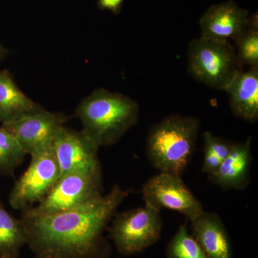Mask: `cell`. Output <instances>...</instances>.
Wrapping results in <instances>:
<instances>
[{
    "mask_svg": "<svg viewBox=\"0 0 258 258\" xmlns=\"http://www.w3.org/2000/svg\"><path fill=\"white\" fill-rule=\"evenodd\" d=\"M98 149L99 147L82 131L64 125L52 144L60 176L74 171H102Z\"/></svg>",
    "mask_w": 258,
    "mask_h": 258,
    "instance_id": "30bf717a",
    "label": "cell"
},
{
    "mask_svg": "<svg viewBox=\"0 0 258 258\" xmlns=\"http://www.w3.org/2000/svg\"><path fill=\"white\" fill-rule=\"evenodd\" d=\"M232 113L237 118L254 123L258 120V67L240 71L225 91Z\"/></svg>",
    "mask_w": 258,
    "mask_h": 258,
    "instance_id": "5bb4252c",
    "label": "cell"
},
{
    "mask_svg": "<svg viewBox=\"0 0 258 258\" xmlns=\"http://www.w3.org/2000/svg\"><path fill=\"white\" fill-rule=\"evenodd\" d=\"M222 161L208 149L204 148V159L202 171L208 175L213 174L221 164Z\"/></svg>",
    "mask_w": 258,
    "mask_h": 258,
    "instance_id": "44dd1931",
    "label": "cell"
},
{
    "mask_svg": "<svg viewBox=\"0 0 258 258\" xmlns=\"http://www.w3.org/2000/svg\"><path fill=\"white\" fill-rule=\"evenodd\" d=\"M102 193V171H74L60 176L46 197L26 211L35 215L66 211L96 200Z\"/></svg>",
    "mask_w": 258,
    "mask_h": 258,
    "instance_id": "8992f818",
    "label": "cell"
},
{
    "mask_svg": "<svg viewBox=\"0 0 258 258\" xmlns=\"http://www.w3.org/2000/svg\"><path fill=\"white\" fill-rule=\"evenodd\" d=\"M249 12L233 0L210 7L200 20L201 36L235 40L247 28Z\"/></svg>",
    "mask_w": 258,
    "mask_h": 258,
    "instance_id": "8fae6325",
    "label": "cell"
},
{
    "mask_svg": "<svg viewBox=\"0 0 258 258\" xmlns=\"http://www.w3.org/2000/svg\"><path fill=\"white\" fill-rule=\"evenodd\" d=\"M144 203L161 211L174 210L184 215L188 220L204 211L203 206L186 186L181 176L159 172L144 183L142 189Z\"/></svg>",
    "mask_w": 258,
    "mask_h": 258,
    "instance_id": "ba28073f",
    "label": "cell"
},
{
    "mask_svg": "<svg viewBox=\"0 0 258 258\" xmlns=\"http://www.w3.org/2000/svg\"><path fill=\"white\" fill-rule=\"evenodd\" d=\"M234 41L237 45L236 52L241 66L258 67V18L254 14L249 18L247 28Z\"/></svg>",
    "mask_w": 258,
    "mask_h": 258,
    "instance_id": "ac0fdd59",
    "label": "cell"
},
{
    "mask_svg": "<svg viewBox=\"0 0 258 258\" xmlns=\"http://www.w3.org/2000/svg\"><path fill=\"white\" fill-rule=\"evenodd\" d=\"M166 256L168 258H209L189 233L186 224L180 226L168 244Z\"/></svg>",
    "mask_w": 258,
    "mask_h": 258,
    "instance_id": "d6986e66",
    "label": "cell"
},
{
    "mask_svg": "<svg viewBox=\"0 0 258 258\" xmlns=\"http://www.w3.org/2000/svg\"><path fill=\"white\" fill-rule=\"evenodd\" d=\"M139 114L137 101L104 88L93 91L76 110L82 132L99 148L116 144L138 123Z\"/></svg>",
    "mask_w": 258,
    "mask_h": 258,
    "instance_id": "7a4b0ae2",
    "label": "cell"
},
{
    "mask_svg": "<svg viewBox=\"0 0 258 258\" xmlns=\"http://www.w3.org/2000/svg\"><path fill=\"white\" fill-rule=\"evenodd\" d=\"M26 155L14 136L0 125V176L14 175Z\"/></svg>",
    "mask_w": 258,
    "mask_h": 258,
    "instance_id": "e0dca14e",
    "label": "cell"
},
{
    "mask_svg": "<svg viewBox=\"0 0 258 258\" xmlns=\"http://www.w3.org/2000/svg\"><path fill=\"white\" fill-rule=\"evenodd\" d=\"M131 193L114 184L107 195L79 208L47 215L23 211L20 220L34 258L106 257L108 247L103 232Z\"/></svg>",
    "mask_w": 258,
    "mask_h": 258,
    "instance_id": "6da1fadb",
    "label": "cell"
},
{
    "mask_svg": "<svg viewBox=\"0 0 258 258\" xmlns=\"http://www.w3.org/2000/svg\"><path fill=\"white\" fill-rule=\"evenodd\" d=\"M69 117L42 109L10 123L1 124L14 136L27 154H36L52 147L56 136Z\"/></svg>",
    "mask_w": 258,
    "mask_h": 258,
    "instance_id": "9c48e42d",
    "label": "cell"
},
{
    "mask_svg": "<svg viewBox=\"0 0 258 258\" xmlns=\"http://www.w3.org/2000/svg\"><path fill=\"white\" fill-rule=\"evenodd\" d=\"M200 120L179 114L168 115L149 130L146 152L159 172L181 176L196 147Z\"/></svg>",
    "mask_w": 258,
    "mask_h": 258,
    "instance_id": "3957f363",
    "label": "cell"
},
{
    "mask_svg": "<svg viewBox=\"0 0 258 258\" xmlns=\"http://www.w3.org/2000/svg\"><path fill=\"white\" fill-rule=\"evenodd\" d=\"M60 176L52 147L32 154L28 169L17 180L10 194V205L22 211L33 208L46 197Z\"/></svg>",
    "mask_w": 258,
    "mask_h": 258,
    "instance_id": "52a82bcc",
    "label": "cell"
},
{
    "mask_svg": "<svg viewBox=\"0 0 258 258\" xmlns=\"http://www.w3.org/2000/svg\"><path fill=\"white\" fill-rule=\"evenodd\" d=\"M123 1L124 0H98V6L100 10H108L113 14L118 15Z\"/></svg>",
    "mask_w": 258,
    "mask_h": 258,
    "instance_id": "7402d4cb",
    "label": "cell"
},
{
    "mask_svg": "<svg viewBox=\"0 0 258 258\" xmlns=\"http://www.w3.org/2000/svg\"><path fill=\"white\" fill-rule=\"evenodd\" d=\"M187 67L190 75L199 82L222 91L242 68L230 40L203 36L189 42Z\"/></svg>",
    "mask_w": 258,
    "mask_h": 258,
    "instance_id": "277c9868",
    "label": "cell"
},
{
    "mask_svg": "<svg viewBox=\"0 0 258 258\" xmlns=\"http://www.w3.org/2000/svg\"><path fill=\"white\" fill-rule=\"evenodd\" d=\"M252 138L242 143H232L227 157L213 174L209 175L212 184L224 190H243L249 184Z\"/></svg>",
    "mask_w": 258,
    "mask_h": 258,
    "instance_id": "7c38bea8",
    "label": "cell"
},
{
    "mask_svg": "<svg viewBox=\"0 0 258 258\" xmlns=\"http://www.w3.org/2000/svg\"><path fill=\"white\" fill-rule=\"evenodd\" d=\"M28 243V235L23 222L5 209L0 198V256H19Z\"/></svg>",
    "mask_w": 258,
    "mask_h": 258,
    "instance_id": "2e32d148",
    "label": "cell"
},
{
    "mask_svg": "<svg viewBox=\"0 0 258 258\" xmlns=\"http://www.w3.org/2000/svg\"><path fill=\"white\" fill-rule=\"evenodd\" d=\"M109 237L123 255L139 253L160 239L163 221L161 211L145 205L115 214Z\"/></svg>",
    "mask_w": 258,
    "mask_h": 258,
    "instance_id": "5b68a950",
    "label": "cell"
},
{
    "mask_svg": "<svg viewBox=\"0 0 258 258\" xmlns=\"http://www.w3.org/2000/svg\"><path fill=\"white\" fill-rule=\"evenodd\" d=\"M205 149L213 153L222 161L228 155L232 143L220 137H215L212 132H205L203 135Z\"/></svg>",
    "mask_w": 258,
    "mask_h": 258,
    "instance_id": "ffe728a7",
    "label": "cell"
},
{
    "mask_svg": "<svg viewBox=\"0 0 258 258\" xmlns=\"http://www.w3.org/2000/svg\"><path fill=\"white\" fill-rule=\"evenodd\" d=\"M43 108L25 94L8 70H0V123L20 119Z\"/></svg>",
    "mask_w": 258,
    "mask_h": 258,
    "instance_id": "9a60e30c",
    "label": "cell"
},
{
    "mask_svg": "<svg viewBox=\"0 0 258 258\" xmlns=\"http://www.w3.org/2000/svg\"><path fill=\"white\" fill-rule=\"evenodd\" d=\"M190 221L193 237L209 258H232L230 237L217 214L204 210Z\"/></svg>",
    "mask_w": 258,
    "mask_h": 258,
    "instance_id": "4fadbf2b",
    "label": "cell"
},
{
    "mask_svg": "<svg viewBox=\"0 0 258 258\" xmlns=\"http://www.w3.org/2000/svg\"><path fill=\"white\" fill-rule=\"evenodd\" d=\"M10 51L0 43V61L5 60L8 57Z\"/></svg>",
    "mask_w": 258,
    "mask_h": 258,
    "instance_id": "603a6c76",
    "label": "cell"
},
{
    "mask_svg": "<svg viewBox=\"0 0 258 258\" xmlns=\"http://www.w3.org/2000/svg\"><path fill=\"white\" fill-rule=\"evenodd\" d=\"M0 258H18V256H11V255L0 256Z\"/></svg>",
    "mask_w": 258,
    "mask_h": 258,
    "instance_id": "cb8c5ba5",
    "label": "cell"
}]
</instances>
